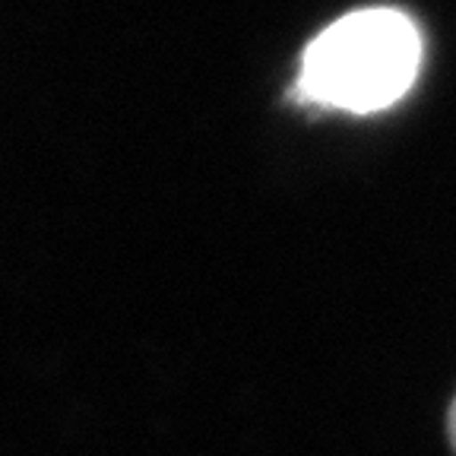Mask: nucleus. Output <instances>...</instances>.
Wrapping results in <instances>:
<instances>
[{
    "label": "nucleus",
    "instance_id": "1",
    "mask_svg": "<svg viewBox=\"0 0 456 456\" xmlns=\"http://www.w3.org/2000/svg\"><path fill=\"white\" fill-rule=\"evenodd\" d=\"M421 54L425 45L412 16L396 7L355 10L305 48L295 99L330 111H384L412 89Z\"/></svg>",
    "mask_w": 456,
    "mask_h": 456
},
{
    "label": "nucleus",
    "instance_id": "2",
    "mask_svg": "<svg viewBox=\"0 0 456 456\" xmlns=\"http://www.w3.org/2000/svg\"><path fill=\"white\" fill-rule=\"evenodd\" d=\"M447 431H450V444H453V450H456V399H453V406H450V415H447Z\"/></svg>",
    "mask_w": 456,
    "mask_h": 456
}]
</instances>
